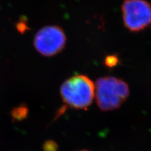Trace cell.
I'll return each instance as SVG.
<instances>
[{"mask_svg": "<svg viewBox=\"0 0 151 151\" xmlns=\"http://www.w3.org/2000/svg\"><path fill=\"white\" fill-rule=\"evenodd\" d=\"M122 11L124 25L131 32L142 31L151 25V4L145 0H125Z\"/></svg>", "mask_w": 151, "mask_h": 151, "instance_id": "cell-3", "label": "cell"}, {"mask_svg": "<svg viewBox=\"0 0 151 151\" xmlns=\"http://www.w3.org/2000/svg\"><path fill=\"white\" fill-rule=\"evenodd\" d=\"M129 96V88L124 81L113 76L97 79L95 96L98 107L103 111L119 108Z\"/></svg>", "mask_w": 151, "mask_h": 151, "instance_id": "cell-2", "label": "cell"}, {"mask_svg": "<svg viewBox=\"0 0 151 151\" xmlns=\"http://www.w3.org/2000/svg\"><path fill=\"white\" fill-rule=\"evenodd\" d=\"M64 32L58 26H47L38 32L34 39L36 50L44 56L58 54L65 47Z\"/></svg>", "mask_w": 151, "mask_h": 151, "instance_id": "cell-4", "label": "cell"}, {"mask_svg": "<svg viewBox=\"0 0 151 151\" xmlns=\"http://www.w3.org/2000/svg\"><path fill=\"white\" fill-rule=\"evenodd\" d=\"M119 62V59L115 55L108 56L105 59V64L110 68H112L117 64Z\"/></svg>", "mask_w": 151, "mask_h": 151, "instance_id": "cell-5", "label": "cell"}, {"mask_svg": "<svg viewBox=\"0 0 151 151\" xmlns=\"http://www.w3.org/2000/svg\"><path fill=\"white\" fill-rule=\"evenodd\" d=\"M81 151H88V150H81Z\"/></svg>", "mask_w": 151, "mask_h": 151, "instance_id": "cell-6", "label": "cell"}, {"mask_svg": "<svg viewBox=\"0 0 151 151\" xmlns=\"http://www.w3.org/2000/svg\"><path fill=\"white\" fill-rule=\"evenodd\" d=\"M60 94L66 106L84 110L93 101L95 96V85L86 76L75 75L62 84Z\"/></svg>", "mask_w": 151, "mask_h": 151, "instance_id": "cell-1", "label": "cell"}]
</instances>
